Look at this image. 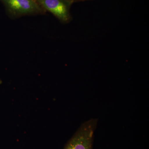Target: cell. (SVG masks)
<instances>
[{"mask_svg": "<svg viewBox=\"0 0 149 149\" xmlns=\"http://www.w3.org/2000/svg\"><path fill=\"white\" fill-rule=\"evenodd\" d=\"M8 12L13 17L43 14L46 11L36 0H0Z\"/></svg>", "mask_w": 149, "mask_h": 149, "instance_id": "2", "label": "cell"}, {"mask_svg": "<svg viewBox=\"0 0 149 149\" xmlns=\"http://www.w3.org/2000/svg\"><path fill=\"white\" fill-rule=\"evenodd\" d=\"M45 10H47L56 17L62 23L71 20L70 9L72 3L70 0H36Z\"/></svg>", "mask_w": 149, "mask_h": 149, "instance_id": "3", "label": "cell"}, {"mask_svg": "<svg viewBox=\"0 0 149 149\" xmlns=\"http://www.w3.org/2000/svg\"><path fill=\"white\" fill-rule=\"evenodd\" d=\"M97 120L92 119L83 123L64 149H93L94 133Z\"/></svg>", "mask_w": 149, "mask_h": 149, "instance_id": "1", "label": "cell"}, {"mask_svg": "<svg viewBox=\"0 0 149 149\" xmlns=\"http://www.w3.org/2000/svg\"><path fill=\"white\" fill-rule=\"evenodd\" d=\"M2 82H1V80H0V84H1V83Z\"/></svg>", "mask_w": 149, "mask_h": 149, "instance_id": "5", "label": "cell"}, {"mask_svg": "<svg viewBox=\"0 0 149 149\" xmlns=\"http://www.w3.org/2000/svg\"><path fill=\"white\" fill-rule=\"evenodd\" d=\"M72 3L76 2L84 1H89V0H70Z\"/></svg>", "mask_w": 149, "mask_h": 149, "instance_id": "4", "label": "cell"}]
</instances>
